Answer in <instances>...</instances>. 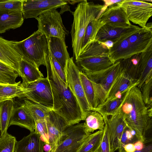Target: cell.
I'll list each match as a JSON object with an SVG mask.
<instances>
[{"mask_svg":"<svg viewBox=\"0 0 152 152\" xmlns=\"http://www.w3.org/2000/svg\"><path fill=\"white\" fill-rule=\"evenodd\" d=\"M47 76L53 99L52 110L61 116L68 126L84 120L77 101L69 86L59 77L48 54L46 58Z\"/></svg>","mask_w":152,"mask_h":152,"instance_id":"cell-1","label":"cell"},{"mask_svg":"<svg viewBox=\"0 0 152 152\" xmlns=\"http://www.w3.org/2000/svg\"><path fill=\"white\" fill-rule=\"evenodd\" d=\"M116 113L121 115L127 127L133 129L138 140L145 144L147 141L146 133L152 126V117L137 86L126 92Z\"/></svg>","mask_w":152,"mask_h":152,"instance_id":"cell-2","label":"cell"},{"mask_svg":"<svg viewBox=\"0 0 152 152\" xmlns=\"http://www.w3.org/2000/svg\"><path fill=\"white\" fill-rule=\"evenodd\" d=\"M108 49L109 57L113 63L145 51L152 45V30L146 26L113 42Z\"/></svg>","mask_w":152,"mask_h":152,"instance_id":"cell-3","label":"cell"},{"mask_svg":"<svg viewBox=\"0 0 152 152\" xmlns=\"http://www.w3.org/2000/svg\"><path fill=\"white\" fill-rule=\"evenodd\" d=\"M106 8L104 5L83 0L80 2L72 12L74 19L71 34L75 60L79 56L82 40L88 25L98 19Z\"/></svg>","mask_w":152,"mask_h":152,"instance_id":"cell-4","label":"cell"},{"mask_svg":"<svg viewBox=\"0 0 152 152\" xmlns=\"http://www.w3.org/2000/svg\"><path fill=\"white\" fill-rule=\"evenodd\" d=\"M123 69L119 61L100 71L83 72L90 80L94 88L95 99L93 110L105 102L108 91L114 80Z\"/></svg>","mask_w":152,"mask_h":152,"instance_id":"cell-5","label":"cell"},{"mask_svg":"<svg viewBox=\"0 0 152 152\" xmlns=\"http://www.w3.org/2000/svg\"><path fill=\"white\" fill-rule=\"evenodd\" d=\"M16 46L22 58L39 68L42 65L46 66V58L49 53L48 39L39 30L26 39L16 42Z\"/></svg>","mask_w":152,"mask_h":152,"instance_id":"cell-6","label":"cell"},{"mask_svg":"<svg viewBox=\"0 0 152 152\" xmlns=\"http://www.w3.org/2000/svg\"><path fill=\"white\" fill-rule=\"evenodd\" d=\"M83 72H93L105 69L113 64L108 56V49L102 42L95 41L75 61Z\"/></svg>","mask_w":152,"mask_h":152,"instance_id":"cell-7","label":"cell"},{"mask_svg":"<svg viewBox=\"0 0 152 152\" xmlns=\"http://www.w3.org/2000/svg\"><path fill=\"white\" fill-rule=\"evenodd\" d=\"M23 86L27 89V91L22 99L29 100L52 110L53 96L47 77L28 83Z\"/></svg>","mask_w":152,"mask_h":152,"instance_id":"cell-8","label":"cell"},{"mask_svg":"<svg viewBox=\"0 0 152 152\" xmlns=\"http://www.w3.org/2000/svg\"><path fill=\"white\" fill-rule=\"evenodd\" d=\"M36 19L38 30L47 38L55 37L65 40L68 31L63 24L60 13L56 10L43 13Z\"/></svg>","mask_w":152,"mask_h":152,"instance_id":"cell-9","label":"cell"},{"mask_svg":"<svg viewBox=\"0 0 152 152\" xmlns=\"http://www.w3.org/2000/svg\"><path fill=\"white\" fill-rule=\"evenodd\" d=\"M80 71L74 63L73 58H70L66 62L64 71L66 83L77 101L84 120L87 114L91 110L80 79L79 75Z\"/></svg>","mask_w":152,"mask_h":152,"instance_id":"cell-10","label":"cell"},{"mask_svg":"<svg viewBox=\"0 0 152 152\" xmlns=\"http://www.w3.org/2000/svg\"><path fill=\"white\" fill-rule=\"evenodd\" d=\"M89 134L85 131L83 123L68 126L64 131L58 145L51 152H77Z\"/></svg>","mask_w":152,"mask_h":152,"instance_id":"cell-11","label":"cell"},{"mask_svg":"<svg viewBox=\"0 0 152 152\" xmlns=\"http://www.w3.org/2000/svg\"><path fill=\"white\" fill-rule=\"evenodd\" d=\"M126 14L129 21L145 28L152 15V4L144 1L122 0L117 3Z\"/></svg>","mask_w":152,"mask_h":152,"instance_id":"cell-12","label":"cell"},{"mask_svg":"<svg viewBox=\"0 0 152 152\" xmlns=\"http://www.w3.org/2000/svg\"><path fill=\"white\" fill-rule=\"evenodd\" d=\"M67 3L63 0H22V11L24 18L36 19L47 11L63 8Z\"/></svg>","mask_w":152,"mask_h":152,"instance_id":"cell-13","label":"cell"},{"mask_svg":"<svg viewBox=\"0 0 152 152\" xmlns=\"http://www.w3.org/2000/svg\"><path fill=\"white\" fill-rule=\"evenodd\" d=\"M104 123L107 126L110 140V152H115L121 145L123 133L127 125L121 115L118 113L109 116H103Z\"/></svg>","mask_w":152,"mask_h":152,"instance_id":"cell-14","label":"cell"},{"mask_svg":"<svg viewBox=\"0 0 152 152\" xmlns=\"http://www.w3.org/2000/svg\"><path fill=\"white\" fill-rule=\"evenodd\" d=\"M45 119L51 146L49 152H51L58 145L64 131L68 126L64 119L52 110L49 111Z\"/></svg>","mask_w":152,"mask_h":152,"instance_id":"cell-15","label":"cell"},{"mask_svg":"<svg viewBox=\"0 0 152 152\" xmlns=\"http://www.w3.org/2000/svg\"><path fill=\"white\" fill-rule=\"evenodd\" d=\"M98 18L106 24L113 27L125 28L132 25L125 12L117 4L107 7Z\"/></svg>","mask_w":152,"mask_h":152,"instance_id":"cell-16","label":"cell"},{"mask_svg":"<svg viewBox=\"0 0 152 152\" xmlns=\"http://www.w3.org/2000/svg\"><path fill=\"white\" fill-rule=\"evenodd\" d=\"M16 41L7 40L0 37V61L19 74V64L22 57L16 47Z\"/></svg>","mask_w":152,"mask_h":152,"instance_id":"cell-17","label":"cell"},{"mask_svg":"<svg viewBox=\"0 0 152 152\" xmlns=\"http://www.w3.org/2000/svg\"><path fill=\"white\" fill-rule=\"evenodd\" d=\"M139 83V80L131 78L124 69L114 80L108 91L105 102L121 97L132 88L137 86Z\"/></svg>","mask_w":152,"mask_h":152,"instance_id":"cell-18","label":"cell"},{"mask_svg":"<svg viewBox=\"0 0 152 152\" xmlns=\"http://www.w3.org/2000/svg\"><path fill=\"white\" fill-rule=\"evenodd\" d=\"M141 28L134 25L129 28H123L113 27L105 24L100 28L95 41L103 42L111 40L113 42L123 36L135 32Z\"/></svg>","mask_w":152,"mask_h":152,"instance_id":"cell-19","label":"cell"},{"mask_svg":"<svg viewBox=\"0 0 152 152\" xmlns=\"http://www.w3.org/2000/svg\"><path fill=\"white\" fill-rule=\"evenodd\" d=\"M23 21L22 10H0V33L20 27Z\"/></svg>","mask_w":152,"mask_h":152,"instance_id":"cell-20","label":"cell"},{"mask_svg":"<svg viewBox=\"0 0 152 152\" xmlns=\"http://www.w3.org/2000/svg\"><path fill=\"white\" fill-rule=\"evenodd\" d=\"M44 144L39 134L34 131L16 141L14 152H44Z\"/></svg>","mask_w":152,"mask_h":152,"instance_id":"cell-21","label":"cell"},{"mask_svg":"<svg viewBox=\"0 0 152 152\" xmlns=\"http://www.w3.org/2000/svg\"><path fill=\"white\" fill-rule=\"evenodd\" d=\"M47 39L49 51L65 71L66 62L70 58L65 40L55 37Z\"/></svg>","mask_w":152,"mask_h":152,"instance_id":"cell-22","label":"cell"},{"mask_svg":"<svg viewBox=\"0 0 152 152\" xmlns=\"http://www.w3.org/2000/svg\"><path fill=\"white\" fill-rule=\"evenodd\" d=\"M12 125L25 128L30 132L35 131V122L22 104L15 107L10 118L9 126Z\"/></svg>","mask_w":152,"mask_h":152,"instance_id":"cell-23","label":"cell"},{"mask_svg":"<svg viewBox=\"0 0 152 152\" xmlns=\"http://www.w3.org/2000/svg\"><path fill=\"white\" fill-rule=\"evenodd\" d=\"M19 74L22 79L23 86L44 77L39 68L34 64L22 58L20 62Z\"/></svg>","mask_w":152,"mask_h":152,"instance_id":"cell-24","label":"cell"},{"mask_svg":"<svg viewBox=\"0 0 152 152\" xmlns=\"http://www.w3.org/2000/svg\"><path fill=\"white\" fill-rule=\"evenodd\" d=\"M140 75L137 87L140 88L145 82L152 77V45L140 54Z\"/></svg>","mask_w":152,"mask_h":152,"instance_id":"cell-25","label":"cell"},{"mask_svg":"<svg viewBox=\"0 0 152 152\" xmlns=\"http://www.w3.org/2000/svg\"><path fill=\"white\" fill-rule=\"evenodd\" d=\"M27 91L20 81L13 84L0 83V102L15 97L22 99Z\"/></svg>","mask_w":152,"mask_h":152,"instance_id":"cell-26","label":"cell"},{"mask_svg":"<svg viewBox=\"0 0 152 152\" xmlns=\"http://www.w3.org/2000/svg\"><path fill=\"white\" fill-rule=\"evenodd\" d=\"M105 24V23L101 21L99 18L93 20L89 24L82 40L79 56L95 41L99 31Z\"/></svg>","mask_w":152,"mask_h":152,"instance_id":"cell-27","label":"cell"},{"mask_svg":"<svg viewBox=\"0 0 152 152\" xmlns=\"http://www.w3.org/2000/svg\"><path fill=\"white\" fill-rule=\"evenodd\" d=\"M15 106L13 99L0 102V138L7 132L10 118Z\"/></svg>","mask_w":152,"mask_h":152,"instance_id":"cell-28","label":"cell"},{"mask_svg":"<svg viewBox=\"0 0 152 152\" xmlns=\"http://www.w3.org/2000/svg\"><path fill=\"white\" fill-rule=\"evenodd\" d=\"M83 123L84 129L88 134L95 131L102 130L104 127V118L102 115L97 111L91 110L87 114Z\"/></svg>","mask_w":152,"mask_h":152,"instance_id":"cell-29","label":"cell"},{"mask_svg":"<svg viewBox=\"0 0 152 152\" xmlns=\"http://www.w3.org/2000/svg\"><path fill=\"white\" fill-rule=\"evenodd\" d=\"M104 129L89 134L77 152H97L103 136Z\"/></svg>","mask_w":152,"mask_h":152,"instance_id":"cell-30","label":"cell"},{"mask_svg":"<svg viewBox=\"0 0 152 152\" xmlns=\"http://www.w3.org/2000/svg\"><path fill=\"white\" fill-rule=\"evenodd\" d=\"M140 54L131 57L120 61L123 69L128 76L132 79L138 80L140 76Z\"/></svg>","mask_w":152,"mask_h":152,"instance_id":"cell-31","label":"cell"},{"mask_svg":"<svg viewBox=\"0 0 152 152\" xmlns=\"http://www.w3.org/2000/svg\"><path fill=\"white\" fill-rule=\"evenodd\" d=\"M22 104L35 122L39 120L45 119L49 111L52 110L28 100H24Z\"/></svg>","mask_w":152,"mask_h":152,"instance_id":"cell-32","label":"cell"},{"mask_svg":"<svg viewBox=\"0 0 152 152\" xmlns=\"http://www.w3.org/2000/svg\"><path fill=\"white\" fill-rule=\"evenodd\" d=\"M83 91L91 110H93L95 94L92 85L89 79L81 71L79 73Z\"/></svg>","mask_w":152,"mask_h":152,"instance_id":"cell-33","label":"cell"},{"mask_svg":"<svg viewBox=\"0 0 152 152\" xmlns=\"http://www.w3.org/2000/svg\"><path fill=\"white\" fill-rule=\"evenodd\" d=\"M125 94L121 97L104 102L94 110L98 112L103 116H108L114 114L121 103Z\"/></svg>","mask_w":152,"mask_h":152,"instance_id":"cell-34","label":"cell"},{"mask_svg":"<svg viewBox=\"0 0 152 152\" xmlns=\"http://www.w3.org/2000/svg\"><path fill=\"white\" fill-rule=\"evenodd\" d=\"M19 76V74L14 69L0 61V83H15Z\"/></svg>","mask_w":152,"mask_h":152,"instance_id":"cell-35","label":"cell"},{"mask_svg":"<svg viewBox=\"0 0 152 152\" xmlns=\"http://www.w3.org/2000/svg\"><path fill=\"white\" fill-rule=\"evenodd\" d=\"M16 141L15 137L7 132L0 138V152H14Z\"/></svg>","mask_w":152,"mask_h":152,"instance_id":"cell-36","label":"cell"},{"mask_svg":"<svg viewBox=\"0 0 152 152\" xmlns=\"http://www.w3.org/2000/svg\"><path fill=\"white\" fill-rule=\"evenodd\" d=\"M140 89L145 104L147 107H152V77L146 80Z\"/></svg>","mask_w":152,"mask_h":152,"instance_id":"cell-37","label":"cell"},{"mask_svg":"<svg viewBox=\"0 0 152 152\" xmlns=\"http://www.w3.org/2000/svg\"><path fill=\"white\" fill-rule=\"evenodd\" d=\"M34 131L38 133L41 140L45 144H49L48 134L45 119H40L35 121Z\"/></svg>","mask_w":152,"mask_h":152,"instance_id":"cell-38","label":"cell"},{"mask_svg":"<svg viewBox=\"0 0 152 152\" xmlns=\"http://www.w3.org/2000/svg\"><path fill=\"white\" fill-rule=\"evenodd\" d=\"M22 0H0V10H22Z\"/></svg>","mask_w":152,"mask_h":152,"instance_id":"cell-39","label":"cell"},{"mask_svg":"<svg viewBox=\"0 0 152 152\" xmlns=\"http://www.w3.org/2000/svg\"><path fill=\"white\" fill-rule=\"evenodd\" d=\"M105 124V123H104ZM97 152H110V137L107 124H105L102 140Z\"/></svg>","mask_w":152,"mask_h":152,"instance_id":"cell-40","label":"cell"},{"mask_svg":"<svg viewBox=\"0 0 152 152\" xmlns=\"http://www.w3.org/2000/svg\"><path fill=\"white\" fill-rule=\"evenodd\" d=\"M138 140L136 136L132 134L130 129L127 126L121 136V146L129 143H134Z\"/></svg>","mask_w":152,"mask_h":152,"instance_id":"cell-41","label":"cell"},{"mask_svg":"<svg viewBox=\"0 0 152 152\" xmlns=\"http://www.w3.org/2000/svg\"><path fill=\"white\" fill-rule=\"evenodd\" d=\"M52 64L57 73L60 78L66 83L65 73L64 69L49 51L48 54ZM67 84V83H66Z\"/></svg>","mask_w":152,"mask_h":152,"instance_id":"cell-42","label":"cell"},{"mask_svg":"<svg viewBox=\"0 0 152 152\" xmlns=\"http://www.w3.org/2000/svg\"><path fill=\"white\" fill-rule=\"evenodd\" d=\"M119 152H126L122 147L119 148ZM152 152V145L151 143L147 145H145L144 148L141 151H136L134 152Z\"/></svg>","mask_w":152,"mask_h":152,"instance_id":"cell-43","label":"cell"},{"mask_svg":"<svg viewBox=\"0 0 152 152\" xmlns=\"http://www.w3.org/2000/svg\"><path fill=\"white\" fill-rule=\"evenodd\" d=\"M121 146L126 152H134L136 151L134 143H129Z\"/></svg>","mask_w":152,"mask_h":152,"instance_id":"cell-44","label":"cell"},{"mask_svg":"<svg viewBox=\"0 0 152 152\" xmlns=\"http://www.w3.org/2000/svg\"><path fill=\"white\" fill-rule=\"evenodd\" d=\"M136 151H141L144 148L145 144L141 141L138 140L134 143Z\"/></svg>","mask_w":152,"mask_h":152,"instance_id":"cell-45","label":"cell"},{"mask_svg":"<svg viewBox=\"0 0 152 152\" xmlns=\"http://www.w3.org/2000/svg\"><path fill=\"white\" fill-rule=\"evenodd\" d=\"M121 0H105L103 1L104 2V4L105 7L107 8L108 6L112 5L113 4H117L118 2H120Z\"/></svg>","mask_w":152,"mask_h":152,"instance_id":"cell-46","label":"cell"},{"mask_svg":"<svg viewBox=\"0 0 152 152\" xmlns=\"http://www.w3.org/2000/svg\"><path fill=\"white\" fill-rule=\"evenodd\" d=\"M102 42L108 49L112 47L113 45V42L111 40H107Z\"/></svg>","mask_w":152,"mask_h":152,"instance_id":"cell-47","label":"cell"},{"mask_svg":"<svg viewBox=\"0 0 152 152\" xmlns=\"http://www.w3.org/2000/svg\"><path fill=\"white\" fill-rule=\"evenodd\" d=\"M51 149V146L49 144H45L43 147L44 151L46 152H49Z\"/></svg>","mask_w":152,"mask_h":152,"instance_id":"cell-48","label":"cell"},{"mask_svg":"<svg viewBox=\"0 0 152 152\" xmlns=\"http://www.w3.org/2000/svg\"></svg>","mask_w":152,"mask_h":152,"instance_id":"cell-49","label":"cell"}]
</instances>
